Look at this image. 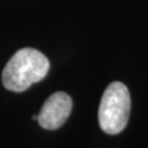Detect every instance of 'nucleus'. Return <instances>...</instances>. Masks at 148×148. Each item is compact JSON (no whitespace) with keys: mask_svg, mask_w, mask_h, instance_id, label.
Returning a JSON list of instances; mask_svg holds the SVG:
<instances>
[{"mask_svg":"<svg viewBox=\"0 0 148 148\" xmlns=\"http://www.w3.org/2000/svg\"><path fill=\"white\" fill-rule=\"evenodd\" d=\"M49 70L47 57L34 48H22L7 63L2 85L13 92H22L45 78Z\"/></svg>","mask_w":148,"mask_h":148,"instance_id":"f257e3e1","label":"nucleus"},{"mask_svg":"<svg viewBox=\"0 0 148 148\" xmlns=\"http://www.w3.org/2000/svg\"><path fill=\"white\" fill-rule=\"evenodd\" d=\"M73 108L71 98L65 92H56L48 97L37 115L38 124L45 130H57L67 121Z\"/></svg>","mask_w":148,"mask_h":148,"instance_id":"7ed1b4c3","label":"nucleus"},{"mask_svg":"<svg viewBox=\"0 0 148 148\" xmlns=\"http://www.w3.org/2000/svg\"><path fill=\"white\" fill-rule=\"evenodd\" d=\"M131 113V95L124 84L114 81L106 89L99 106V124L106 134L115 135L127 125Z\"/></svg>","mask_w":148,"mask_h":148,"instance_id":"f03ea898","label":"nucleus"}]
</instances>
